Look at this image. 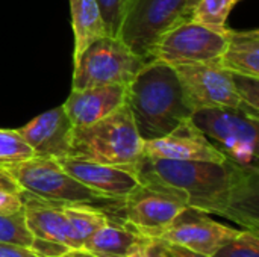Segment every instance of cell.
Wrapping results in <instances>:
<instances>
[{
    "instance_id": "20",
    "label": "cell",
    "mask_w": 259,
    "mask_h": 257,
    "mask_svg": "<svg viewBox=\"0 0 259 257\" xmlns=\"http://www.w3.org/2000/svg\"><path fill=\"white\" fill-rule=\"evenodd\" d=\"M62 209L82 247L85 241L109 220V215L103 208H96L93 204H62Z\"/></svg>"
},
{
    "instance_id": "13",
    "label": "cell",
    "mask_w": 259,
    "mask_h": 257,
    "mask_svg": "<svg viewBox=\"0 0 259 257\" xmlns=\"http://www.w3.org/2000/svg\"><path fill=\"white\" fill-rule=\"evenodd\" d=\"M143 155L164 161L223 162L228 158L193 124L191 118L179 124L165 136L144 141Z\"/></svg>"
},
{
    "instance_id": "31",
    "label": "cell",
    "mask_w": 259,
    "mask_h": 257,
    "mask_svg": "<svg viewBox=\"0 0 259 257\" xmlns=\"http://www.w3.org/2000/svg\"><path fill=\"white\" fill-rule=\"evenodd\" d=\"M168 248H170L171 257H209L199 254V253H194V251H191L188 248H184L181 245H175V244H170V242H168Z\"/></svg>"
},
{
    "instance_id": "15",
    "label": "cell",
    "mask_w": 259,
    "mask_h": 257,
    "mask_svg": "<svg viewBox=\"0 0 259 257\" xmlns=\"http://www.w3.org/2000/svg\"><path fill=\"white\" fill-rule=\"evenodd\" d=\"M23 217L26 227L33 238L56 241L70 248L82 247L64 214L62 204L41 200L23 191Z\"/></svg>"
},
{
    "instance_id": "12",
    "label": "cell",
    "mask_w": 259,
    "mask_h": 257,
    "mask_svg": "<svg viewBox=\"0 0 259 257\" xmlns=\"http://www.w3.org/2000/svg\"><path fill=\"white\" fill-rule=\"evenodd\" d=\"M238 233V229L217 223L208 214L188 208L159 238L194 253L212 257Z\"/></svg>"
},
{
    "instance_id": "21",
    "label": "cell",
    "mask_w": 259,
    "mask_h": 257,
    "mask_svg": "<svg viewBox=\"0 0 259 257\" xmlns=\"http://www.w3.org/2000/svg\"><path fill=\"white\" fill-rule=\"evenodd\" d=\"M33 156L32 147L23 139L18 130L0 129V168H8Z\"/></svg>"
},
{
    "instance_id": "32",
    "label": "cell",
    "mask_w": 259,
    "mask_h": 257,
    "mask_svg": "<svg viewBox=\"0 0 259 257\" xmlns=\"http://www.w3.org/2000/svg\"><path fill=\"white\" fill-rule=\"evenodd\" d=\"M62 257H99L96 256V254H93L91 251H88V250H85L83 247H80V248H70L65 254Z\"/></svg>"
},
{
    "instance_id": "26",
    "label": "cell",
    "mask_w": 259,
    "mask_h": 257,
    "mask_svg": "<svg viewBox=\"0 0 259 257\" xmlns=\"http://www.w3.org/2000/svg\"><path fill=\"white\" fill-rule=\"evenodd\" d=\"M232 83L241 101L249 108L259 111V77L231 73Z\"/></svg>"
},
{
    "instance_id": "22",
    "label": "cell",
    "mask_w": 259,
    "mask_h": 257,
    "mask_svg": "<svg viewBox=\"0 0 259 257\" xmlns=\"http://www.w3.org/2000/svg\"><path fill=\"white\" fill-rule=\"evenodd\" d=\"M240 0H199L191 18L212 27H226L228 17Z\"/></svg>"
},
{
    "instance_id": "30",
    "label": "cell",
    "mask_w": 259,
    "mask_h": 257,
    "mask_svg": "<svg viewBox=\"0 0 259 257\" xmlns=\"http://www.w3.org/2000/svg\"><path fill=\"white\" fill-rule=\"evenodd\" d=\"M0 257H38L35 256L27 247H21L17 244L0 242Z\"/></svg>"
},
{
    "instance_id": "8",
    "label": "cell",
    "mask_w": 259,
    "mask_h": 257,
    "mask_svg": "<svg viewBox=\"0 0 259 257\" xmlns=\"http://www.w3.org/2000/svg\"><path fill=\"white\" fill-rule=\"evenodd\" d=\"M23 191L56 204H109L94 191L73 179L56 159L33 156L5 168Z\"/></svg>"
},
{
    "instance_id": "10",
    "label": "cell",
    "mask_w": 259,
    "mask_h": 257,
    "mask_svg": "<svg viewBox=\"0 0 259 257\" xmlns=\"http://www.w3.org/2000/svg\"><path fill=\"white\" fill-rule=\"evenodd\" d=\"M188 108L194 112L206 108H235L255 118L259 111L244 105L232 83L231 73L215 64H187L173 67Z\"/></svg>"
},
{
    "instance_id": "5",
    "label": "cell",
    "mask_w": 259,
    "mask_h": 257,
    "mask_svg": "<svg viewBox=\"0 0 259 257\" xmlns=\"http://www.w3.org/2000/svg\"><path fill=\"white\" fill-rule=\"evenodd\" d=\"M193 124L231 161L258 168L259 118L235 108L194 111Z\"/></svg>"
},
{
    "instance_id": "25",
    "label": "cell",
    "mask_w": 259,
    "mask_h": 257,
    "mask_svg": "<svg viewBox=\"0 0 259 257\" xmlns=\"http://www.w3.org/2000/svg\"><path fill=\"white\" fill-rule=\"evenodd\" d=\"M21 211L23 188L5 168H0V214L12 215Z\"/></svg>"
},
{
    "instance_id": "16",
    "label": "cell",
    "mask_w": 259,
    "mask_h": 257,
    "mask_svg": "<svg viewBox=\"0 0 259 257\" xmlns=\"http://www.w3.org/2000/svg\"><path fill=\"white\" fill-rule=\"evenodd\" d=\"M126 101V86L103 85L71 89L62 108L73 126H87L102 120Z\"/></svg>"
},
{
    "instance_id": "28",
    "label": "cell",
    "mask_w": 259,
    "mask_h": 257,
    "mask_svg": "<svg viewBox=\"0 0 259 257\" xmlns=\"http://www.w3.org/2000/svg\"><path fill=\"white\" fill-rule=\"evenodd\" d=\"M27 248L38 257H62L70 250V247L61 242L42 238H32V242Z\"/></svg>"
},
{
    "instance_id": "11",
    "label": "cell",
    "mask_w": 259,
    "mask_h": 257,
    "mask_svg": "<svg viewBox=\"0 0 259 257\" xmlns=\"http://www.w3.org/2000/svg\"><path fill=\"white\" fill-rule=\"evenodd\" d=\"M56 161L73 179L108 201H123L141 185L137 170L131 167L106 165L71 156Z\"/></svg>"
},
{
    "instance_id": "7",
    "label": "cell",
    "mask_w": 259,
    "mask_h": 257,
    "mask_svg": "<svg viewBox=\"0 0 259 257\" xmlns=\"http://www.w3.org/2000/svg\"><path fill=\"white\" fill-rule=\"evenodd\" d=\"M146 62L149 61L135 55L121 39L106 35L90 44L73 64L71 89L103 85L127 86Z\"/></svg>"
},
{
    "instance_id": "18",
    "label": "cell",
    "mask_w": 259,
    "mask_h": 257,
    "mask_svg": "<svg viewBox=\"0 0 259 257\" xmlns=\"http://www.w3.org/2000/svg\"><path fill=\"white\" fill-rule=\"evenodd\" d=\"M219 65L229 73L259 77V30L229 29Z\"/></svg>"
},
{
    "instance_id": "29",
    "label": "cell",
    "mask_w": 259,
    "mask_h": 257,
    "mask_svg": "<svg viewBox=\"0 0 259 257\" xmlns=\"http://www.w3.org/2000/svg\"><path fill=\"white\" fill-rule=\"evenodd\" d=\"M132 257H171V253L167 241L161 238H153L146 245H143Z\"/></svg>"
},
{
    "instance_id": "2",
    "label": "cell",
    "mask_w": 259,
    "mask_h": 257,
    "mask_svg": "<svg viewBox=\"0 0 259 257\" xmlns=\"http://www.w3.org/2000/svg\"><path fill=\"white\" fill-rule=\"evenodd\" d=\"M126 105L143 141L168 135L193 115L175 68L158 59L146 62L126 86Z\"/></svg>"
},
{
    "instance_id": "23",
    "label": "cell",
    "mask_w": 259,
    "mask_h": 257,
    "mask_svg": "<svg viewBox=\"0 0 259 257\" xmlns=\"http://www.w3.org/2000/svg\"><path fill=\"white\" fill-rule=\"evenodd\" d=\"M32 238L33 236L26 227L23 211L12 214V215L0 214V242L29 247L32 242Z\"/></svg>"
},
{
    "instance_id": "9",
    "label": "cell",
    "mask_w": 259,
    "mask_h": 257,
    "mask_svg": "<svg viewBox=\"0 0 259 257\" xmlns=\"http://www.w3.org/2000/svg\"><path fill=\"white\" fill-rule=\"evenodd\" d=\"M229 27H212L193 18L165 32L152 50V59L171 67L187 64H215L225 52Z\"/></svg>"
},
{
    "instance_id": "17",
    "label": "cell",
    "mask_w": 259,
    "mask_h": 257,
    "mask_svg": "<svg viewBox=\"0 0 259 257\" xmlns=\"http://www.w3.org/2000/svg\"><path fill=\"white\" fill-rule=\"evenodd\" d=\"M153 238H146L132 227L109 217L83 244V248L99 257H132Z\"/></svg>"
},
{
    "instance_id": "24",
    "label": "cell",
    "mask_w": 259,
    "mask_h": 257,
    "mask_svg": "<svg viewBox=\"0 0 259 257\" xmlns=\"http://www.w3.org/2000/svg\"><path fill=\"white\" fill-rule=\"evenodd\" d=\"M212 257H259V233L240 230V233L226 242Z\"/></svg>"
},
{
    "instance_id": "6",
    "label": "cell",
    "mask_w": 259,
    "mask_h": 257,
    "mask_svg": "<svg viewBox=\"0 0 259 257\" xmlns=\"http://www.w3.org/2000/svg\"><path fill=\"white\" fill-rule=\"evenodd\" d=\"M188 209L181 195L168 188L144 183L123 201L109 203L108 215L146 238H159Z\"/></svg>"
},
{
    "instance_id": "1",
    "label": "cell",
    "mask_w": 259,
    "mask_h": 257,
    "mask_svg": "<svg viewBox=\"0 0 259 257\" xmlns=\"http://www.w3.org/2000/svg\"><path fill=\"white\" fill-rule=\"evenodd\" d=\"M144 183L171 189L190 209L223 217L259 233V168L223 162L143 159L135 167Z\"/></svg>"
},
{
    "instance_id": "19",
    "label": "cell",
    "mask_w": 259,
    "mask_h": 257,
    "mask_svg": "<svg viewBox=\"0 0 259 257\" xmlns=\"http://www.w3.org/2000/svg\"><path fill=\"white\" fill-rule=\"evenodd\" d=\"M71 27L74 35L73 64L90 44L108 35L100 8L96 0H68Z\"/></svg>"
},
{
    "instance_id": "27",
    "label": "cell",
    "mask_w": 259,
    "mask_h": 257,
    "mask_svg": "<svg viewBox=\"0 0 259 257\" xmlns=\"http://www.w3.org/2000/svg\"><path fill=\"white\" fill-rule=\"evenodd\" d=\"M96 2H97V5L100 8L102 18L105 21L108 35L109 36H117L124 0H96Z\"/></svg>"
},
{
    "instance_id": "4",
    "label": "cell",
    "mask_w": 259,
    "mask_h": 257,
    "mask_svg": "<svg viewBox=\"0 0 259 257\" xmlns=\"http://www.w3.org/2000/svg\"><path fill=\"white\" fill-rule=\"evenodd\" d=\"M199 0H124L117 36L135 55L150 61L159 38L187 21Z\"/></svg>"
},
{
    "instance_id": "14",
    "label": "cell",
    "mask_w": 259,
    "mask_h": 257,
    "mask_svg": "<svg viewBox=\"0 0 259 257\" xmlns=\"http://www.w3.org/2000/svg\"><path fill=\"white\" fill-rule=\"evenodd\" d=\"M17 130L35 156L61 159L70 155L73 124L62 106L46 111Z\"/></svg>"
},
{
    "instance_id": "3",
    "label": "cell",
    "mask_w": 259,
    "mask_h": 257,
    "mask_svg": "<svg viewBox=\"0 0 259 257\" xmlns=\"http://www.w3.org/2000/svg\"><path fill=\"white\" fill-rule=\"evenodd\" d=\"M143 144L144 141L124 101L114 112L96 123L73 126L68 156L135 168L144 156Z\"/></svg>"
}]
</instances>
